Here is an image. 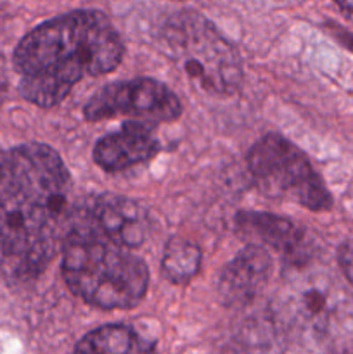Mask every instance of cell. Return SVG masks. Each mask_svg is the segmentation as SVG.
<instances>
[{"label": "cell", "instance_id": "9c48e42d", "mask_svg": "<svg viewBox=\"0 0 353 354\" xmlns=\"http://www.w3.org/2000/svg\"><path fill=\"white\" fill-rule=\"evenodd\" d=\"M235 227L246 239L262 248H272L291 265L310 263V248L303 227L289 218L263 211H241L235 216Z\"/></svg>", "mask_w": 353, "mask_h": 354}, {"label": "cell", "instance_id": "2e32d148", "mask_svg": "<svg viewBox=\"0 0 353 354\" xmlns=\"http://www.w3.org/2000/svg\"><path fill=\"white\" fill-rule=\"evenodd\" d=\"M336 3L343 10V14L353 23V0H336Z\"/></svg>", "mask_w": 353, "mask_h": 354}, {"label": "cell", "instance_id": "7c38bea8", "mask_svg": "<svg viewBox=\"0 0 353 354\" xmlns=\"http://www.w3.org/2000/svg\"><path fill=\"white\" fill-rule=\"evenodd\" d=\"M75 354H156L151 341L125 325H104L76 344Z\"/></svg>", "mask_w": 353, "mask_h": 354}, {"label": "cell", "instance_id": "8992f818", "mask_svg": "<svg viewBox=\"0 0 353 354\" xmlns=\"http://www.w3.org/2000/svg\"><path fill=\"white\" fill-rule=\"evenodd\" d=\"M248 169L262 194L289 201L310 211H327L332 197L310 159L277 133L260 138L248 152Z\"/></svg>", "mask_w": 353, "mask_h": 354}, {"label": "cell", "instance_id": "30bf717a", "mask_svg": "<svg viewBox=\"0 0 353 354\" xmlns=\"http://www.w3.org/2000/svg\"><path fill=\"white\" fill-rule=\"evenodd\" d=\"M272 275V258L258 244H249L225 265L218 277V297L225 306L241 308L260 296Z\"/></svg>", "mask_w": 353, "mask_h": 354}, {"label": "cell", "instance_id": "4fadbf2b", "mask_svg": "<svg viewBox=\"0 0 353 354\" xmlns=\"http://www.w3.org/2000/svg\"><path fill=\"white\" fill-rule=\"evenodd\" d=\"M199 245L182 237L170 239L161 258V275L173 286H187L201 268Z\"/></svg>", "mask_w": 353, "mask_h": 354}, {"label": "cell", "instance_id": "5b68a950", "mask_svg": "<svg viewBox=\"0 0 353 354\" xmlns=\"http://www.w3.org/2000/svg\"><path fill=\"white\" fill-rule=\"evenodd\" d=\"M163 44L173 61L211 95H232L242 85V61L234 45L196 12H180L163 28Z\"/></svg>", "mask_w": 353, "mask_h": 354}, {"label": "cell", "instance_id": "8fae6325", "mask_svg": "<svg viewBox=\"0 0 353 354\" xmlns=\"http://www.w3.org/2000/svg\"><path fill=\"white\" fill-rule=\"evenodd\" d=\"M159 149L161 145L147 123L127 121L116 131H111L96 142L92 158L104 171L120 173L152 159Z\"/></svg>", "mask_w": 353, "mask_h": 354}, {"label": "cell", "instance_id": "9a60e30c", "mask_svg": "<svg viewBox=\"0 0 353 354\" xmlns=\"http://www.w3.org/2000/svg\"><path fill=\"white\" fill-rule=\"evenodd\" d=\"M7 90H9V75H7V64H6V59L0 55V106H2L3 100H6Z\"/></svg>", "mask_w": 353, "mask_h": 354}, {"label": "cell", "instance_id": "52a82bcc", "mask_svg": "<svg viewBox=\"0 0 353 354\" xmlns=\"http://www.w3.org/2000/svg\"><path fill=\"white\" fill-rule=\"evenodd\" d=\"M182 102L173 90L152 78H134L102 86L85 104L87 121L134 118L141 123H170L180 118Z\"/></svg>", "mask_w": 353, "mask_h": 354}, {"label": "cell", "instance_id": "277c9868", "mask_svg": "<svg viewBox=\"0 0 353 354\" xmlns=\"http://www.w3.org/2000/svg\"><path fill=\"white\" fill-rule=\"evenodd\" d=\"M275 310L291 330L318 344L353 337V296L331 272L310 263L287 268Z\"/></svg>", "mask_w": 353, "mask_h": 354}, {"label": "cell", "instance_id": "6da1fadb", "mask_svg": "<svg viewBox=\"0 0 353 354\" xmlns=\"http://www.w3.org/2000/svg\"><path fill=\"white\" fill-rule=\"evenodd\" d=\"M69 171L57 151L24 144L0 161V265L14 280L37 279L55 258L69 216Z\"/></svg>", "mask_w": 353, "mask_h": 354}, {"label": "cell", "instance_id": "3957f363", "mask_svg": "<svg viewBox=\"0 0 353 354\" xmlns=\"http://www.w3.org/2000/svg\"><path fill=\"white\" fill-rule=\"evenodd\" d=\"M61 249L64 282L87 304L130 310L144 299L149 287L145 263L97 230L80 206L69 211Z\"/></svg>", "mask_w": 353, "mask_h": 354}, {"label": "cell", "instance_id": "7a4b0ae2", "mask_svg": "<svg viewBox=\"0 0 353 354\" xmlns=\"http://www.w3.org/2000/svg\"><path fill=\"white\" fill-rule=\"evenodd\" d=\"M123 44L97 10H75L31 30L14 52L19 92L38 107H55L87 76L114 71Z\"/></svg>", "mask_w": 353, "mask_h": 354}, {"label": "cell", "instance_id": "5bb4252c", "mask_svg": "<svg viewBox=\"0 0 353 354\" xmlns=\"http://www.w3.org/2000/svg\"><path fill=\"white\" fill-rule=\"evenodd\" d=\"M338 261L341 266L343 273L348 279V282L353 286V239L346 241L338 251Z\"/></svg>", "mask_w": 353, "mask_h": 354}, {"label": "cell", "instance_id": "ba28073f", "mask_svg": "<svg viewBox=\"0 0 353 354\" xmlns=\"http://www.w3.org/2000/svg\"><path fill=\"white\" fill-rule=\"evenodd\" d=\"M93 227L127 249H137L149 234V216L144 207L128 197L99 194L78 204Z\"/></svg>", "mask_w": 353, "mask_h": 354}]
</instances>
